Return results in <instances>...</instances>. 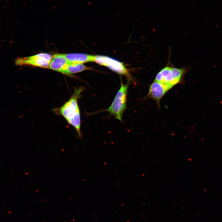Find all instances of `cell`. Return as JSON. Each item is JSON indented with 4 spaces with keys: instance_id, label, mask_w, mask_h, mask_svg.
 Masks as SVG:
<instances>
[{
    "instance_id": "9",
    "label": "cell",
    "mask_w": 222,
    "mask_h": 222,
    "mask_svg": "<svg viewBox=\"0 0 222 222\" xmlns=\"http://www.w3.org/2000/svg\"><path fill=\"white\" fill-rule=\"evenodd\" d=\"M91 69V67L86 66L83 64L69 62L64 74L70 76L74 73Z\"/></svg>"
},
{
    "instance_id": "4",
    "label": "cell",
    "mask_w": 222,
    "mask_h": 222,
    "mask_svg": "<svg viewBox=\"0 0 222 222\" xmlns=\"http://www.w3.org/2000/svg\"><path fill=\"white\" fill-rule=\"evenodd\" d=\"M53 55L40 53L30 56L20 58L16 61L17 65H30L48 68Z\"/></svg>"
},
{
    "instance_id": "1",
    "label": "cell",
    "mask_w": 222,
    "mask_h": 222,
    "mask_svg": "<svg viewBox=\"0 0 222 222\" xmlns=\"http://www.w3.org/2000/svg\"><path fill=\"white\" fill-rule=\"evenodd\" d=\"M84 88H76L70 99L61 106L55 108L53 111L56 114L63 116L67 122L76 130L78 137L82 138L80 131V117L78 101L81 97Z\"/></svg>"
},
{
    "instance_id": "8",
    "label": "cell",
    "mask_w": 222,
    "mask_h": 222,
    "mask_svg": "<svg viewBox=\"0 0 222 222\" xmlns=\"http://www.w3.org/2000/svg\"><path fill=\"white\" fill-rule=\"evenodd\" d=\"M64 55L69 62L81 64L93 62L94 56L80 53H68Z\"/></svg>"
},
{
    "instance_id": "6",
    "label": "cell",
    "mask_w": 222,
    "mask_h": 222,
    "mask_svg": "<svg viewBox=\"0 0 222 222\" xmlns=\"http://www.w3.org/2000/svg\"><path fill=\"white\" fill-rule=\"evenodd\" d=\"M169 90L163 84L154 80L150 85L149 92L144 99H151L154 100L159 108L160 100Z\"/></svg>"
},
{
    "instance_id": "5",
    "label": "cell",
    "mask_w": 222,
    "mask_h": 222,
    "mask_svg": "<svg viewBox=\"0 0 222 222\" xmlns=\"http://www.w3.org/2000/svg\"><path fill=\"white\" fill-rule=\"evenodd\" d=\"M93 62L105 66L120 74L128 76H129L128 71L123 63L112 58L104 56L95 55L94 56Z\"/></svg>"
},
{
    "instance_id": "3",
    "label": "cell",
    "mask_w": 222,
    "mask_h": 222,
    "mask_svg": "<svg viewBox=\"0 0 222 222\" xmlns=\"http://www.w3.org/2000/svg\"><path fill=\"white\" fill-rule=\"evenodd\" d=\"M128 84L121 85L111 105L105 111L120 121L122 120L123 113L126 109V102Z\"/></svg>"
},
{
    "instance_id": "2",
    "label": "cell",
    "mask_w": 222,
    "mask_h": 222,
    "mask_svg": "<svg viewBox=\"0 0 222 222\" xmlns=\"http://www.w3.org/2000/svg\"><path fill=\"white\" fill-rule=\"evenodd\" d=\"M185 72L184 69L167 66L157 74L154 80L162 84L170 90L180 82Z\"/></svg>"
},
{
    "instance_id": "7",
    "label": "cell",
    "mask_w": 222,
    "mask_h": 222,
    "mask_svg": "<svg viewBox=\"0 0 222 222\" xmlns=\"http://www.w3.org/2000/svg\"><path fill=\"white\" fill-rule=\"evenodd\" d=\"M69 62L64 54L54 55L48 68L64 74Z\"/></svg>"
}]
</instances>
